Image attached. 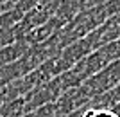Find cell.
I'll return each mask as SVG.
<instances>
[{
  "label": "cell",
  "instance_id": "7a4b0ae2",
  "mask_svg": "<svg viewBox=\"0 0 120 117\" xmlns=\"http://www.w3.org/2000/svg\"><path fill=\"white\" fill-rule=\"evenodd\" d=\"M81 117H120L118 113L115 112V110H111V108H88V110H84V112L81 113Z\"/></svg>",
  "mask_w": 120,
  "mask_h": 117
},
{
  "label": "cell",
  "instance_id": "6da1fadb",
  "mask_svg": "<svg viewBox=\"0 0 120 117\" xmlns=\"http://www.w3.org/2000/svg\"><path fill=\"white\" fill-rule=\"evenodd\" d=\"M118 83H120V60L113 61L109 67H106L104 70L100 74H97L95 77H90L84 83V87L88 88V92L93 97V96H99V94L106 92L113 85H118Z\"/></svg>",
  "mask_w": 120,
  "mask_h": 117
}]
</instances>
